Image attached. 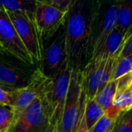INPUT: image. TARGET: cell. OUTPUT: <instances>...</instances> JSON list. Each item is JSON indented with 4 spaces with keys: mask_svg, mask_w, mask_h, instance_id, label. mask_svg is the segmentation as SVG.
I'll return each instance as SVG.
<instances>
[{
    "mask_svg": "<svg viewBox=\"0 0 132 132\" xmlns=\"http://www.w3.org/2000/svg\"><path fill=\"white\" fill-rule=\"evenodd\" d=\"M97 1L73 0L64 26L67 61L71 70L82 73L92 58L90 36Z\"/></svg>",
    "mask_w": 132,
    "mask_h": 132,
    "instance_id": "1",
    "label": "cell"
},
{
    "mask_svg": "<svg viewBox=\"0 0 132 132\" xmlns=\"http://www.w3.org/2000/svg\"><path fill=\"white\" fill-rule=\"evenodd\" d=\"M67 63L66 32L63 24L55 36L43 45L42 60L37 67L44 76L53 79Z\"/></svg>",
    "mask_w": 132,
    "mask_h": 132,
    "instance_id": "6",
    "label": "cell"
},
{
    "mask_svg": "<svg viewBox=\"0 0 132 132\" xmlns=\"http://www.w3.org/2000/svg\"><path fill=\"white\" fill-rule=\"evenodd\" d=\"M36 1H15L0 0V6L7 12H22L33 18L36 9Z\"/></svg>",
    "mask_w": 132,
    "mask_h": 132,
    "instance_id": "16",
    "label": "cell"
},
{
    "mask_svg": "<svg viewBox=\"0 0 132 132\" xmlns=\"http://www.w3.org/2000/svg\"><path fill=\"white\" fill-rule=\"evenodd\" d=\"M0 45L7 54L22 62L35 66V63L19 37L6 11L0 6Z\"/></svg>",
    "mask_w": 132,
    "mask_h": 132,
    "instance_id": "11",
    "label": "cell"
},
{
    "mask_svg": "<svg viewBox=\"0 0 132 132\" xmlns=\"http://www.w3.org/2000/svg\"><path fill=\"white\" fill-rule=\"evenodd\" d=\"M15 31L27 52L37 67L42 60L43 44L39 37L33 18L22 12H7Z\"/></svg>",
    "mask_w": 132,
    "mask_h": 132,
    "instance_id": "8",
    "label": "cell"
},
{
    "mask_svg": "<svg viewBox=\"0 0 132 132\" xmlns=\"http://www.w3.org/2000/svg\"><path fill=\"white\" fill-rule=\"evenodd\" d=\"M112 132H132V108L118 115L114 121Z\"/></svg>",
    "mask_w": 132,
    "mask_h": 132,
    "instance_id": "18",
    "label": "cell"
},
{
    "mask_svg": "<svg viewBox=\"0 0 132 132\" xmlns=\"http://www.w3.org/2000/svg\"><path fill=\"white\" fill-rule=\"evenodd\" d=\"M6 132H56L48 112L44 94L13 118Z\"/></svg>",
    "mask_w": 132,
    "mask_h": 132,
    "instance_id": "4",
    "label": "cell"
},
{
    "mask_svg": "<svg viewBox=\"0 0 132 132\" xmlns=\"http://www.w3.org/2000/svg\"><path fill=\"white\" fill-rule=\"evenodd\" d=\"M131 81L132 71H131L117 80V92L116 93H120L126 89H128V87Z\"/></svg>",
    "mask_w": 132,
    "mask_h": 132,
    "instance_id": "24",
    "label": "cell"
},
{
    "mask_svg": "<svg viewBox=\"0 0 132 132\" xmlns=\"http://www.w3.org/2000/svg\"><path fill=\"white\" fill-rule=\"evenodd\" d=\"M119 2L120 0L111 2L97 1L91 26V59H97L101 56L105 42L115 27Z\"/></svg>",
    "mask_w": 132,
    "mask_h": 132,
    "instance_id": "2",
    "label": "cell"
},
{
    "mask_svg": "<svg viewBox=\"0 0 132 132\" xmlns=\"http://www.w3.org/2000/svg\"><path fill=\"white\" fill-rule=\"evenodd\" d=\"M106 61L103 58L91 59L81 73L84 90L88 100L94 99L98 93Z\"/></svg>",
    "mask_w": 132,
    "mask_h": 132,
    "instance_id": "12",
    "label": "cell"
},
{
    "mask_svg": "<svg viewBox=\"0 0 132 132\" xmlns=\"http://www.w3.org/2000/svg\"><path fill=\"white\" fill-rule=\"evenodd\" d=\"M128 89L130 90V91L132 93V81L131 82V84H130V85H129V87H128Z\"/></svg>",
    "mask_w": 132,
    "mask_h": 132,
    "instance_id": "28",
    "label": "cell"
},
{
    "mask_svg": "<svg viewBox=\"0 0 132 132\" xmlns=\"http://www.w3.org/2000/svg\"><path fill=\"white\" fill-rule=\"evenodd\" d=\"M13 120V113L9 108L0 107V132H6Z\"/></svg>",
    "mask_w": 132,
    "mask_h": 132,
    "instance_id": "22",
    "label": "cell"
},
{
    "mask_svg": "<svg viewBox=\"0 0 132 132\" xmlns=\"http://www.w3.org/2000/svg\"><path fill=\"white\" fill-rule=\"evenodd\" d=\"M85 102L82 74L72 70L64 109L56 132H77Z\"/></svg>",
    "mask_w": 132,
    "mask_h": 132,
    "instance_id": "3",
    "label": "cell"
},
{
    "mask_svg": "<svg viewBox=\"0 0 132 132\" xmlns=\"http://www.w3.org/2000/svg\"><path fill=\"white\" fill-rule=\"evenodd\" d=\"M127 38L128 36L125 32L117 27H114L108 36L99 58L107 60L114 55H120Z\"/></svg>",
    "mask_w": 132,
    "mask_h": 132,
    "instance_id": "13",
    "label": "cell"
},
{
    "mask_svg": "<svg viewBox=\"0 0 132 132\" xmlns=\"http://www.w3.org/2000/svg\"><path fill=\"white\" fill-rule=\"evenodd\" d=\"M86 104V102H85ZM84 110H85V104L82 110V113H81V117H80V123H79V126L77 128V132H89V130L87 128V123H86V120H85V116H84Z\"/></svg>",
    "mask_w": 132,
    "mask_h": 132,
    "instance_id": "27",
    "label": "cell"
},
{
    "mask_svg": "<svg viewBox=\"0 0 132 132\" xmlns=\"http://www.w3.org/2000/svg\"><path fill=\"white\" fill-rule=\"evenodd\" d=\"M131 71H132V69H131Z\"/></svg>",
    "mask_w": 132,
    "mask_h": 132,
    "instance_id": "30",
    "label": "cell"
},
{
    "mask_svg": "<svg viewBox=\"0 0 132 132\" xmlns=\"http://www.w3.org/2000/svg\"><path fill=\"white\" fill-rule=\"evenodd\" d=\"M115 27L127 36L132 28V0H120L116 14Z\"/></svg>",
    "mask_w": 132,
    "mask_h": 132,
    "instance_id": "14",
    "label": "cell"
},
{
    "mask_svg": "<svg viewBox=\"0 0 132 132\" xmlns=\"http://www.w3.org/2000/svg\"><path fill=\"white\" fill-rule=\"evenodd\" d=\"M71 69L67 63L60 73L50 80L44 92L48 112L53 125L57 130L64 109L70 82Z\"/></svg>",
    "mask_w": 132,
    "mask_h": 132,
    "instance_id": "5",
    "label": "cell"
},
{
    "mask_svg": "<svg viewBox=\"0 0 132 132\" xmlns=\"http://www.w3.org/2000/svg\"><path fill=\"white\" fill-rule=\"evenodd\" d=\"M132 69V55L125 58H117L111 80H118L128 73Z\"/></svg>",
    "mask_w": 132,
    "mask_h": 132,
    "instance_id": "20",
    "label": "cell"
},
{
    "mask_svg": "<svg viewBox=\"0 0 132 132\" xmlns=\"http://www.w3.org/2000/svg\"><path fill=\"white\" fill-rule=\"evenodd\" d=\"M36 68L9 54L0 53V87L13 91L26 86L32 80Z\"/></svg>",
    "mask_w": 132,
    "mask_h": 132,
    "instance_id": "7",
    "label": "cell"
},
{
    "mask_svg": "<svg viewBox=\"0 0 132 132\" xmlns=\"http://www.w3.org/2000/svg\"><path fill=\"white\" fill-rule=\"evenodd\" d=\"M12 94L2 87H0V107H5L11 109Z\"/></svg>",
    "mask_w": 132,
    "mask_h": 132,
    "instance_id": "25",
    "label": "cell"
},
{
    "mask_svg": "<svg viewBox=\"0 0 132 132\" xmlns=\"http://www.w3.org/2000/svg\"><path fill=\"white\" fill-rule=\"evenodd\" d=\"M132 55V33L128 36V38L122 47L121 52L118 56V58H125Z\"/></svg>",
    "mask_w": 132,
    "mask_h": 132,
    "instance_id": "26",
    "label": "cell"
},
{
    "mask_svg": "<svg viewBox=\"0 0 132 132\" xmlns=\"http://www.w3.org/2000/svg\"><path fill=\"white\" fill-rule=\"evenodd\" d=\"M117 92V80H111L107 86L95 97L94 100L105 111H108L113 107V101Z\"/></svg>",
    "mask_w": 132,
    "mask_h": 132,
    "instance_id": "15",
    "label": "cell"
},
{
    "mask_svg": "<svg viewBox=\"0 0 132 132\" xmlns=\"http://www.w3.org/2000/svg\"><path fill=\"white\" fill-rule=\"evenodd\" d=\"M104 114L105 111L94 99L88 100L86 98L84 116L88 130H90Z\"/></svg>",
    "mask_w": 132,
    "mask_h": 132,
    "instance_id": "17",
    "label": "cell"
},
{
    "mask_svg": "<svg viewBox=\"0 0 132 132\" xmlns=\"http://www.w3.org/2000/svg\"><path fill=\"white\" fill-rule=\"evenodd\" d=\"M113 107L120 112L126 111L132 108V93L129 89L116 93L113 101Z\"/></svg>",
    "mask_w": 132,
    "mask_h": 132,
    "instance_id": "19",
    "label": "cell"
},
{
    "mask_svg": "<svg viewBox=\"0 0 132 132\" xmlns=\"http://www.w3.org/2000/svg\"><path fill=\"white\" fill-rule=\"evenodd\" d=\"M43 3L62 12L67 13L73 0H41Z\"/></svg>",
    "mask_w": 132,
    "mask_h": 132,
    "instance_id": "23",
    "label": "cell"
},
{
    "mask_svg": "<svg viewBox=\"0 0 132 132\" xmlns=\"http://www.w3.org/2000/svg\"><path fill=\"white\" fill-rule=\"evenodd\" d=\"M114 121L104 114L90 130L89 132H112Z\"/></svg>",
    "mask_w": 132,
    "mask_h": 132,
    "instance_id": "21",
    "label": "cell"
},
{
    "mask_svg": "<svg viewBox=\"0 0 132 132\" xmlns=\"http://www.w3.org/2000/svg\"><path fill=\"white\" fill-rule=\"evenodd\" d=\"M50 80L44 76L36 67L32 80L26 86L11 91V110L13 113V118L23 112L34 101L43 95Z\"/></svg>",
    "mask_w": 132,
    "mask_h": 132,
    "instance_id": "9",
    "label": "cell"
},
{
    "mask_svg": "<svg viewBox=\"0 0 132 132\" xmlns=\"http://www.w3.org/2000/svg\"><path fill=\"white\" fill-rule=\"evenodd\" d=\"M5 53V52H4V50H2V46L0 45V53Z\"/></svg>",
    "mask_w": 132,
    "mask_h": 132,
    "instance_id": "29",
    "label": "cell"
},
{
    "mask_svg": "<svg viewBox=\"0 0 132 132\" xmlns=\"http://www.w3.org/2000/svg\"><path fill=\"white\" fill-rule=\"evenodd\" d=\"M36 2L33 22L43 48V45L50 40L65 23L67 12H62L41 0H36Z\"/></svg>",
    "mask_w": 132,
    "mask_h": 132,
    "instance_id": "10",
    "label": "cell"
}]
</instances>
